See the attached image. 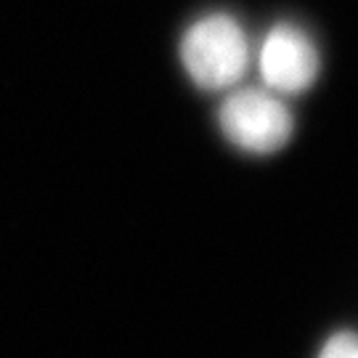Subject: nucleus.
<instances>
[{"instance_id": "obj_1", "label": "nucleus", "mask_w": 358, "mask_h": 358, "mask_svg": "<svg viewBox=\"0 0 358 358\" xmlns=\"http://www.w3.org/2000/svg\"><path fill=\"white\" fill-rule=\"evenodd\" d=\"M180 56L186 72L205 90H226L242 83L250 69V43L231 16L199 19L186 32Z\"/></svg>"}, {"instance_id": "obj_2", "label": "nucleus", "mask_w": 358, "mask_h": 358, "mask_svg": "<svg viewBox=\"0 0 358 358\" xmlns=\"http://www.w3.org/2000/svg\"><path fill=\"white\" fill-rule=\"evenodd\" d=\"M226 138L247 152H279L292 136V115L273 90H236L220 106Z\"/></svg>"}, {"instance_id": "obj_3", "label": "nucleus", "mask_w": 358, "mask_h": 358, "mask_svg": "<svg viewBox=\"0 0 358 358\" xmlns=\"http://www.w3.org/2000/svg\"><path fill=\"white\" fill-rule=\"evenodd\" d=\"M319 75V53L306 32L279 24L268 32L260 48V77L276 96L303 93Z\"/></svg>"}, {"instance_id": "obj_4", "label": "nucleus", "mask_w": 358, "mask_h": 358, "mask_svg": "<svg viewBox=\"0 0 358 358\" xmlns=\"http://www.w3.org/2000/svg\"><path fill=\"white\" fill-rule=\"evenodd\" d=\"M319 358H358V334L340 332L324 345Z\"/></svg>"}]
</instances>
